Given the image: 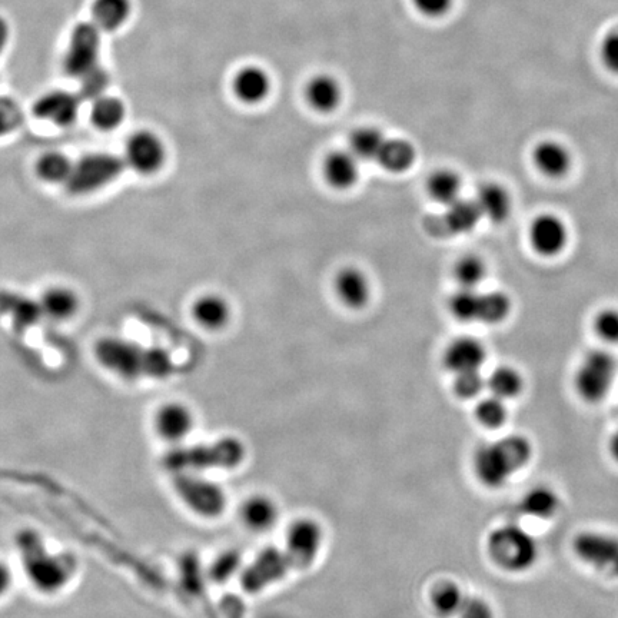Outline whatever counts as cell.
<instances>
[{"mask_svg": "<svg viewBox=\"0 0 618 618\" xmlns=\"http://www.w3.org/2000/svg\"><path fill=\"white\" fill-rule=\"evenodd\" d=\"M19 543L23 571L33 590L55 596L71 584L75 576V561L71 557L49 551L36 533H22Z\"/></svg>", "mask_w": 618, "mask_h": 618, "instance_id": "6da1fadb", "label": "cell"}, {"mask_svg": "<svg viewBox=\"0 0 618 618\" xmlns=\"http://www.w3.org/2000/svg\"><path fill=\"white\" fill-rule=\"evenodd\" d=\"M533 457V447L527 438L510 435L497 443L484 444L475 451L474 471L481 484L501 488L511 475L526 467Z\"/></svg>", "mask_w": 618, "mask_h": 618, "instance_id": "7a4b0ae2", "label": "cell"}, {"mask_svg": "<svg viewBox=\"0 0 618 618\" xmlns=\"http://www.w3.org/2000/svg\"><path fill=\"white\" fill-rule=\"evenodd\" d=\"M247 458V447L237 437L227 435L211 443L186 448L176 447L169 465L178 473H199L208 470L231 471L241 467Z\"/></svg>", "mask_w": 618, "mask_h": 618, "instance_id": "3957f363", "label": "cell"}, {"mask_svg": "<svg viewBox=\"0 0 618 618\" xmlns=\"http://www.w3.org/2000/svg\"><path fill=\"white\" fill-rule=\"evenodd\" d=\"M488 556L494 564L510 573H524L537 563L536 538L523 528L507 524L491 531L487 540Z\"/></svg>", "mask_w": 618, "mask_h": 618, "instance_id": "277c9868", "label": "cell"}, {"mask_svg": "<svg viewBox=\"0 0 618 618\" xmlns=\"http://www.w3.org/2000/svg\"><path fill=\"white\" fill-rule=\"evenodd\" d=\"M126 169L124 158L109 152H91L73 162L72 172L63 185L72 196H89L118 181Z\"/></svg>", "mask_w": 618, "mask_h": 618, "instance_id": "5b68a950", "label": "cell"}, {"mask_svg": "<svg viewBox=\"0 0 618 618\" xmlns=\"http://www.w3.org/2000/svg\"><path fill=\"white\" fill-rule=\"evenodd\" d=\"M175 491L192 513L208 520L221 517L227 508L224 488L199 473H179L175 478Z\"/></svg>", "mask_w": 618, "mask_h": 618, "instance_id": "8992f818", "label": "cell"}, {"mask_svg": "<svg viewBox=\"0 0 618 618\" xmlns=\"http://www.w3.org/2000/svg\"><path fill=\"white\" fill-rule=\"evenodd\" d=\"M617 364L613 355L603 350L588 352L576 372V390L584 401L597 404L613 387Z\"/></svg>", "mask_w": 618, "mask_h": 618, "instance_id": "52a82bcc", "label": "cell"}, {"mask_svg": "<svg viewBox=\"0 0 618 618\" xmlns=\"http://www.w3.org/2000/svg\"><path fill=\"white\" fill-rule=\"evenodd\" d=\"M101 29L93 22H81L72 29L63 56V69L69 76L81 79L99 66Z\"/></svg>", "mask_w": 618, "mask_h": 618, "instance_id": "ba28073f", "label": "cell"}, {"mask_svg": "<svg viewBox=\"0 0 618 618\" xmlns=\"http://www.w3.org/2000/svg\"><path fill=\"white\" fill-rule=\"evenodd\" d=\"M292 570L294 564L285 548H265L242 570V588L249 594L261 593L284 580Z\"/></svg>", "mask_w": 618, "mask_h": 618, "instance_id": "9c48e42d", "label": "cell"}, {"mask_svg": "<svg viewBox=\"0 0 618 618\" xmlns=\"http://www.w3.org/2000/svg\"><path fill=\"white\" fill-rule=\"evenodd\" d=\"M99 364L119 377L136 378L145 374V348L122 337H105L95 347Z\"/></svg>", "mask_w": 618, "mask_h": 618, "instance_id": "30bf717a", "label": "cell"}, {"mask_svg": "<svg viewBox=\"0 0 618 618\" xmlns=\"http://www.w3.org/2000/svg\"><path fill=\"white\" fill-rule=\"evenodd\" d=\"M126 168L135 174L152 176L164 168L166 146L161 136L149 129H141L129 136L125 144L124 156Z\"/></svg>", "mask_w": 618, "mask_h": 618, "instance_id": "8fae6325", "label": "cell"}, {"mask_svg": "<svg viewBox=\"0 0 618 618\" xmlns=\"http://www.w3.org/2000/svg\"><path fill=\"white\" fill-rule=\"evenodd\" d=\"M324 528L314 518H298L289 526L285 551L295 570H305L315 563L324 546Z\"/></svg>", "mask_w": 618, "mask_h": 618, "instance_id": "7c38bea8", "label": "cell"}, {"mask_svg": "<svg viewBox=\"0 0 618 618\" xmlns=\"http://www.w3.org/2000/svg\"><path fill=\"white\" fill-rule=\"evenodd\" d=\"M195 414L184 402L162 404L152 417V430L165 443L181 447L195 430Z\"/></svg>", "mask_w": 618, "mask_h": 618, "instance_id": "4fadbf2b", "label": "cell"}, {"mask_svg": "<svg viewBox=\"0 0 618 618\" xmlns=\"http://www.w3.org/2000/svg\"><path fill=\"white\" fill-rule=\"evenodd\" d=\"M81 103V96L76 93L56 89L43 93L41 98L33 103V116L59 128H68L78 118Z\"/></svg>", "mask_w": 618, "mask_h": 618, "instance_id": "5bb4252c", "label": "cell"}, {"mask_svg": "<svg viewBox=\"0 0 618 618\" xmlns=\"http://www.w3.org/2000/svg\"><path fill=\"white\" fill-rule=\"evenodd\" d=\"M574 551L588 566L611 573L618 561V538L587 531L574 540Z\"/></svg>", "mask_w": 618, "mask_h": 618, "instance_id": "9a60e30c", "label": "cell"}, {"mask_svg": "<svg viewBox=\"0 0 618 618\" xmlns=\"http://www.w3.org/2000/svg\"><path fill=\"white\" fill-rule=\"evenodd\" d=\"M530 241L537 254L554 257L566 248L568 231L563 219L553 214L538 215L530 228Z\"/></svg>", "mask_w": 618, "mask_h": 618, "instance_id": "2e32d148", "label": "cell"}, {"mask_svg": "<svg viewBox=\"0 0 618 618\" xmlns=\"http://www.w3.org/2000/svg\"><path fill=\"white\" fill-rule=\"evenodd\" d=\"M42 317L53 322H68L81 309V298L75 289L66 285H53L43 291L38 299Z\"/></svg>", "mask_w": 618, "mask_h": 618, "instance_id": "e0dca14e", "label": "cell"}, {"mask_svg": "<svg viewBox=\"0 0 618 618\" xmlns=\"http://www.w3.org/2000/svg\"><path fill=\"white\" fill-rule=\"evenodd\" d=\"M271 76L264 68L248 65L235 73L232 89L239 101L245 105H259L271 93Z\"/></svg>", "mask_w": 618, "mask_h": 618, "instance_id": "ac0fdd59", "label": "cell"}, {"mask_svg": "<svg viewBox=\"0 0 618 618\" xmlns=\"http://www.w3.org/2000/svg\"><path fill=\"white\" fill-rule=\"evenodd\" d=\"M487 358L484 345L474 338H457L444 352V365L455 375L463 372L480 371Z\"/></svg>", "mask_w": 618, "mask_h": 618, "instance_id": "d6986e66", "label": "cell"}, {"mask_svg": "<svg viewBox=\"0 0 618 618\" xmlns=\"http://www.w3.org/2000/svg\"><path fill=\"white\" fill-rule=\"evenodd\" d=\"M305 99L314 111L330 114L340 106L342 88L337 78L328 73L312 76L304 89Z\"/></svg>", "mask_w": 618, "mask_h": 618, "instance_id": "ffe728a7", "label": "cell"}, {"mask_svg": "<svg viewBox=\"0 0 618 618\" xmlns=\"http://www.w3.org/2000/svg\"><path fill=\"white\" fill-rule=\"evenodd\" d=\"M241 520L248 530L265 533L278 523V504L269 495H251L241 505Z\"/></svg>", "mask_w": 618, "mask_h": 618, "instance_id": "44dd1931", "label": "cell"}, {"mask_svg": "<svg viewBox=\"0 0 618 618\" xmlns=\"http://www.w3.org/2000/svg\"><path fill=\"white\" fill-rule=\"evenodd\" d=\"M338 297L350 308H362L371 297V285L358 268H344L335 279Z\"/></svg>", "mask_w": 618, "mask_h": 618, "instance_id": "7402d4cb", "label": "cell"}, {"mask_svg": "<svg viewBox=\"0 0 618 618\" xmlns=\"http://www.w3.org/2000/svg\"><path fill=\"white\" fill-rule=\"evenodd\" d=\"M324 175L332 188L348 189L360 176L358 159L351 152L335 151L325 158Z\"/></svg>", "mask_w": 618, "mask_h": 618, "instance_id": "603a6c76", "label": "cell"}, {"mask_svg": "<svg viewBox=\"0 0 618 618\" xmlns=\"http://www.w3.org/2000/svg\"><path fill=\"white\" fill-rule=\"evenodd\" d=\"M534 165L548 178H561L570 171L571 155L566 146L556 141H544L534 148Z\"/></svg>", "mask_w": 618, "mask_h": 618, "instance_id": "cb8c5ba5", "label": "cell"}, {"mask_svg": "<svg viewBox=\"0 0 618 618\" xmlns=\"http://www.w3.org/2000/svg\"><path fill=\"white\" fill-rule=\"evenodd\" d=\"M483 218L490 219L494 224H503L511 214L510 194L503 186L488 182L478 189L477 199Z\"/></svg>", "mask_w": 618, "mask_h": 618, "instance_id": "d4e9b609", "label": "cell"}, {"mask_svg": "<svg viewBox=\"0 0 618 618\" xmlns=\"http://www.w3.org/2000/svg\"><path fill=\"white\" fill-rule=\"evenodd\" d=\"M0 312L13 322V325L28 328L35 325L42 318L39 301L15 294V292H2L0 294Z\"/></svg>", "mask_w": 618, "mask_h": 618, "instance_id": "484cf974", "label": "cell"}, {"mask_svg": "<svg viewBox=\"0 0 618 618\" xmlns=\"http://www.w3.org/2000/svg\"><path fill=\"white\" fill-rule=\"evenodd\" d=\"M92 22L103 32L121 29L131 18V0H93Z\"/></svg>", "mask_w": 618, "mask_h": 618, "instance_id": "4316f807", "label": "cell"}, {"mask_svg": "<svg viewBox=\"0 0 618 618\" xmlns=\"http://www.w3.org/2000/svg\"><path fill=\"white\" fill-rule=\"evenodd\" d=\"M126 119V105L122 99L116 96L102 95L101 98L92 101L91 124L98 131H116Z\"/></svg>", "mask_w": 618, "mask_h": 618, "instance_id": "83f0119b", "label": "cell"}, {"mask_svg": "<svg viewBox=\"0 0 618 618\" xmlns=\"http://www.w3.org/2000/svg\"><path fill=\"white\" fill-rule=\"evenodd\" d=\"M192 314L195 321L206 330H221L231 317V308L224 298L209 294L196 299Z\"/></svg>", "mask_w": 618, "mask_h": 618, "instance_id": "f1b7e54d", "label": "cell"}, {"mask_svg": "<svg viewBox=\"0 0 618 618\" xmlns=\"http://www.w3.org/2000/svg\"><path fill=\"white\" fill-rule=\"evenodd\" d=\"M73 161L59 151H48L35 162V174L48 185H65L72 172Z\"/></svg>", "mask_w": 618, "mask_h": 618, "instance_id": "f546056e", "label": "cell"}, {"mask_svg": "<svg viewBox=\"0 0 618 618\" xmlns=\"http://www.w3.org/2000/svg\"><path fill=\"white\" fill-rule=\"evenodd\" d=\"M377 162L391 174L408 171L415 162V149L405 139H387L382 146Z\"/></svg>", "mask_w": 618, "mask_h": 618, "instance_id": "4dcf8cb0", "label": "cell"}, {"mask_svg": "<svg viewBox=\"0 0 618 618\" xmlns=\"http://www.w3.org/2000/svg\"><path fill=\"white\" fill-rule=\"evenodd\" d=\"M481 219L483 215H481L477 202L460 198L447 206L445 227L453 234H467L477 227Z\"/></svg>", "mask_w": 618, "mask_h": 618, "instance_id": "1f68e13d", "label": "cell"}, {"mask_svg": "<svg viewBox=\"0 0 618 618\" xmlns=\"http://www.w3.org/2000/svg\"><path fill=\"white\" fill-rule=\"evenodd\" d=\"M520 508L528 517L548 520V518L556 515L558 508H560V500L551 488L540 485V487H534L527 491L523 500H521Z\"/></svg>", "mask_w": 618, "mask_h": 618, "instance_id": "d6a6232c", "label": "cell"}, {"mask_svg": "<svg viewBox=\"0 0 618 618\" xmlns=\"http://www.w3.org/2000/svg\"><path fill=\"white\" fill-rule=\"evenodd\" d=\"M465 598L461 587L453 581L438 583L430 594L431 607L441 618L457 617Z\"/></svg>", "mask_w": 618, "mask_h": 618, "instance_id": "836d02e7", "label": "cell"}, {"mask_svg": "<svg viewBox=\"0 0 618 618\" xmlns=\"http://www.w3.org/2000/svg\"><path fill=\"white\" fill-rule=\"evenodd\" d=\"M461 188H463V182H461L460 175L455 174L451 169L435 171L428 179L427 184L428 194L431 198L438 204L445 206L460 199Z\"/></svg>", "mask_w": 618, "mask_h": 618, "instance_id": "e575fe53", "label": "cell"}, {"mask_svg": "<svg viewBox=\"0 0 618 618\" xmlns=\"http://www.w3.org/2000/svg\"><path fill=\"white\" fill-rule=\"evenodd\" d=\"M385 141L387 139L380 129L365 126L351 135L350 152L358 161H377Z\"/></svg>", "mask_w": 618, "mask_h": 618, "instance_id": "d590c367", "label": "cell"}, {"mask_svg": "<svg viewBox=\"0 0 618 618\" xmlns=\"http://www.w3.org/2000/svg\"><path fill=\"white\" fill-rule=\"evenodd\" d=\"M523 385V377H521L520 372L511 367L497 368L487 381L491 395L503 401L511 400V398L520 395V392L523 391Z\"/></svg>", "mask_w": 618, "mask_h": 618, "instance_id": "8d00e7d4", "label": "cell"}, {"mask_svg": "<svg viewBox=\"0 0 618 618\" xmlns=\"http://www.w3.org/2000/svg\"><path fill=\"white\" fill-rule=\"evenodd\" d=\"M451 312L463 322L480 321L481 294L475 289L461 288L450 302Z\"/></svg>", "mask_w": 618, "mask_h": 618, "instance_id": "74e56055", "label": "cell"}, {"mask_svg": "<svg viewBox=\"0 0 618 618\" xmlns=\"http://www.w3.org/2000/svg\"><path fill=\"white\" fill-rule=\"evenodd\" d=\"M511 312V301L503 292L481 294L480 322L498 324Z\"/></svg>", "mask_w": 618, "mask_h": 618, "instance_id": "f35d334b", "label": "cell"}, {"mask_svg": "<svg viewBox=\"0 0 618 618\" xmlns=\"http://www.w3.org/2000/svg\"><path fill=\"white\" fill-rule=\"evenodd\" d=\"M455 279L461 288L475 289L485 278L483 259L477 255H467L457 262L454 269Z\"/></svg>", "mask_w": 618, "mask_h": 618, "instance_id": "ab89813d", "label": "cell"}, {"mask_svg": "<svg viewBox=\"0 0 618 618\" xmlns=\"http://www.w3.org/2000/svg\"><path fill=\"white\" fill-rule=\"evenodd\" d=\"M475 417H477L478 423L490 430H497L507 420V407L505 402L500 398L491 397L484 398L478 402L475 407Z\"/></svg>", "mask_w": 618, "mask_h": 618, "instance_id": "60d3db41", "label": "cell"}, {"mask_svg": "<svg viewBox=\"0 0 618 618\" xmlns=\"http://www.w3.org/2000/svg\"><path fill=\"white\" fill-rule=\"evenodd\" d=\"M109 86V75L101 65L79 79V93L82 101H95L105 95Z\"/></svg>", "mask_w": 618, "mask_h": 618, "instance_id": "b9f144b4", "label": "cell"}, {"mask_svg": "<svg viewBox=\"0 0 618 618\" xmlns=\"http://www.w3.org/2000/svg\"><path fill=\"white\" fill-rule=\"evenodd\" d=\"M487 382L484 381L480 371L463 372L455 375L454 392L461 400H471L484 390Z\"/></svg>", "mask_w": 618, "mask_h": 618, "instance_id": "7bdbcfd3", "label": "cell"}, {"mask_svg": "<svg viewBox=\"0 0 618 618\" xmlns=\"http://www.w3.org/2000/svg\"><path fill=\"white\" fill-rule=\"evenodd\" d=\"M172 364L168 352L162 348H146L145 350V374L154 378H164L171 374Z\"/></svg>", "mask_w": 618, "mask_h": 618, "instance_id": "ee69618b", "label": "cell"}, {"mask_svg": "<svg viewBox=\"0 0 618 618\" xmlns=\"http://www.w3.org/2000/svg\"><path fill=\"white\" fill-rule=\"evenodd\" d=\"M594 328L598 337L603 338L604 341L618 342V311L617 309H604L597 315L596 322H594Z\"/></svg>", "mask_w": 618, "mask_h": 618, "instance_id": "f6af8a7d", "label": "cell"}, {"mask_svg": "<svg viewBox=\"0 0 618 618\" xmlns=\"http://www.w3.org/2000/svg\"><path fill=\"white\" fill-rule=\"evenodd\" d=\"M21 111L18 105L8 98H0V138L11 134L21 124Z\"/></svg>", "mask_w": 618, "mask_h": 618, "instance_id": "bcb514c9", "label": "cell"}, {"mask_svg": "<svg viewBox=\"0 0 618 618\" xmlns=\"http://www.w3.org/2000/svg\"><path fill=\"white\" fill-rule=\"evenodd\" d=\"M600 59L604 68L618 75V31L607 33L600 43Z\"/></svg>", "mask_w": 618, "mask_h": 618, "instance_id": "7dc6e473", "label": "cell"}, {"mask_svg": "<svg viewBox=\"0 0 618 618\" xmlns=\"http://www.w3.org/2000/svg\"><path fill=\"white\" fill-rule=\"evenodd\" d=\"M458 618H495L493 608L483 598H465Z\"/></svg>", "mask_w": 618, "mask_h": 618, "instance_id": "c3c4849f", "label": "cell"}, {"mask_svg": "<svg viewBox=\"0 0 618 618\" xmlns=\"http://www.w3.org/2000/svg\"><path fill=\"white\" fill-rule=\"evenodd\" d=\"M415 9L427 18H443L453 8L454 0H412Z\"/></svg>", "mask_w": 618, "mask_h": 618, "instance_id": "681fc988", "label": "cell"}, {"mask_svg": "<svg viewBox=\"0 0 618 618\" xmlns=\"http://www.w3.org/2000/svg\"><path fill=\"white\" fill-rule=\"evenodd\" d=\"M13 587H15V571L5 558H0V603L11 596Z\"/></svg>", "mask_w": 618, "mask_h": 618, "instance_id": "f907efd6", "label": "cell"}, {"mask_svg": "<svg viewBox=\"0 0 618 618\" xmlns=\"http://www.w3.org/2000/svg\"><path fill=\"white\" fill-rule=\"evenodd\" d=\"M9 39H11V26L3 16H0V55L8 48Z\"/></svg>", "mask_w": 618, "mask_h": 618, "instance_id": "816d5d0a", "label": "cell"}, {"mask_svg": "<svg viewBox=\"0 0 618 618\" xmlns=\"http://www.w3.org/2000/svg\"><path fill=\"white\" fill-rule=\"evenodd\" d=\"M610 450L611 454H613L614 460L618 463V431L614 434V437L611 438Z\"/></svg>", "mask_w": 618, "mask_h": 618, "instance_id": "f5cc1de1", "label": "cell"}, {"mask_svg": "<svg viewBox=\"0 0 618 618\" xmlns=\"http://www.w3.org/2000/svg\"><path fill=\"white\" fill-rule=\"evenodd\" d=\"M611 573L614 574V576L618 577V561L616 566H614L613 571H611Z\"/></svg>", "mask_w": 618, "mask_h": 618, "instance_id": "db71d44e", "label": "cell"}]
</instances>
